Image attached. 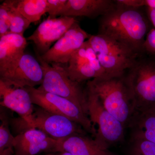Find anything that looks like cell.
<instances>
[{"instance_id":"277c9868","label":"cell","mask_w":155,"mask_h":155,"mask_svg":"<svg viewBox=\"0 0 155 155\" xmlns=\"http://www.w3.org/2000/svg\"><path fill=\"white\" fill-rule=\"evenodd\" d=\"M143 54L123 76L134 113L155 106V56Z\"/></svg>"},{"instance_id":"52a82bcc","label":"cell","mask_w":155,"mask_h":155,"mask_svg":"<svg viewBox=\"0 0 155 155\" xmlns=\"http://www.w3.org/2000/svg\"><path fill=\"white\" fill-rule=\"evenodd\" d=\"M86 90L87 115L94 126H98L95 139L108 146L121 141L125 126L106 110L94 92L87 87Z\"/></svg>"},{"instance_id":"44dd1931","label":"cell","mask_w":155,"mask_h":155,"mask_svg":"<svg viewBox=\"0 0 155 155\" xmlns=\"http://www.w3.org/2000/svg\"><path fill=\"white\" fill-rule=\"evenodd\" d=\"M0 119V152H2L7 149L13 147L15 137L12 135L9 128V118L5 113L2 110Z\"/></svg>"},{"instance_id":"9a60e30c","label":"cell","mask_w":155,"mask_h":155,"mask_svg":"<svg viewBox=\"0 0 155 155\" xmlns=\"http://www.w3.org/2000/svg\"><path fill=\"white\" fill-rule=\"evenodd\" d=\"M43 79V70L38 60L25 53L14 72L2 81L15 87L24 88L41 85Z\"/></svg>"},{"instance_id":"83f0119b","label":"cell","mask_w":155,"mask_h":155,"mask_svg":"<svg viewBox=\"0 0 155 155\" xmlns=\"http://www.w3.org/2000/svg\"><path fill=\"white\" fill-rule=\"evenodd\" d=\"M0 155H14V150L13 148L7 149L0 152Z\"/></svg>"},{"instance_id":"ffe728a7","label":"cell","mask_w":155,"mask_h":155,"mask_svg":"<svg viewBox=\"0 0 155 155\" xmlns=\"http://www.w3.org/2000/svg\"><path fill=\"white\" fill-rule=\"evenodd\" d=\"M10 8V27L9 34L23 35L31 22L15 8L12 0H8Z\"/></svg>"},{"instance_id":"8fae6325","label":"cell","mask_w":155,"mask_h":155,"mask_svg":"<svg viewBox=\"0 0 155 155\" xmlns=\"http://www.w3.org/2000/svg\"><path fill=\"white\" fill-rule=\"evenodd\" d=\"M90 36L76 21L46 53L40 55L41 57L48 64H67L73 54Z\"/></svg>"},{"instance_id":"30bf717a","label":"cell","mask_w":155,"mask_h":155,"mask_svg":"<svg viewBox=\"0 0 155 155\" xmlns=\"http://www.w3.org/2000/svg\"><path fill=\"white\" fill-rule=\"evenodd\" d=\"M1 107L10 109L20 116L16 119L17 128L23 130L31 124L34 111L31 98L25 88H19L0 80Z\"/></svg>"},{"instance_id":"484cf974","label":"cell","mask_w":155,"mask_h":155,"mask_svg":"<svg viewBox=\"0 0 155 155\" xmlns=\"http://www.w3.org/2000/svg\"><path fill=\"white\" fill-rule=\"evenodd\" d=\"M143 52L155 56V29L152 28L147 34L143 46Z\"/></svg>"},{"instance_id":"3957f363","label":"cell","mask_w":155,"mask_h":155,"mask_svg":"<svg viewBox=\"0 0 155 155\" xmlns=\"http://www.w3.org/2000/svg\"><path fill=\"white\" fill-rule=\"evenodd\" d=\"M109 78L121 77L143 54L128 46L97 34L88 39Z\"/></svg>"},{"instance_id":"6da1fadb","label":"cell","mask_w":155,"mask_h":155,"mask_svg":"<svg viewBox=\"0 0 155 155\" xmlns=\"http://www.w3.org/2000/svg\"><path fill=\"white\" fill-rule=\"evenodd\" d=\"M116 2L114 8L101 17L98 34L126 45L140 54H144L143 44L151 29L148 19L142 8Z\"/></svg>"},{"instance_id":"7a4b0ae2","label":"cell","mask_w":155,"mask_h":155,"mask_svg":"<svg viewBox=\"0 0 155 155\" xmlns=\"http://www.w3.org/2000/svg\"><path fill=\"white\" fill-rule=\"evenodd\" d=\"M123 76L92 79L87 81V87L94 92L106 110L125 126L131 121L134 107Z\"/></svg>"},{"instance_id":"d6986e66","label":"cell","mask_w":155,"mask_h":155,"mask_svg":"<svg viewBox=\"0 0 155 155\" xmlns=\"http://www.w3.org/2000/svg\"><path fill=\"white\" fill-rule=\"evenodd\" d=\"M14 7L31 23L47 13V0H12Z\"/></svg>"},{"instance_id":"4316f807","label":"cell","mask_w":155,"mask_h":155,"mask_svg":"<svg viewBox=\"0 0 155 155\" xmlns=\"http://www.w3.org/2000/svg\"><path fill=\"white\" fill-rule=\"evenodd\" d=\"M148 17L150 22L152 23L155 29V9L147 8Z\"/></svg>"},{"instance_id":"4fadbf2b","label":"cell","mask_w":155,"mask_h":155,"mask_svg":"<svg viewBox=\"0 0 155 155\" xmlns=\"http://www.w3.org/2000/svg\"><path fill=\"white\" fill-rule=\"evenodd\" d=\"M58 140L33 127H28L15 137L14 155H37L42 152L53 153Z\"/></svg>"},{"instance_id":"ac0fdd59","label":"cell","mask_w":155,"mask_h":155,"mask_svg":"<svg viewBox=\"0 0 155 155\" xmlns=\"http://www.w3.org/2000/svg\"><path fill=\"white\" fill-rule=\"evenodd\" d=\"M130 122L134 130L133 138L155 143V106L135 112Z\"/></svg>"},{"instance_id":"5bb4252c","label":"cell","mask_w":155,"mask_h":155,"mask_svg":"<svg viewBox=\"0 0 155 155\" xmlns=\"http://www.w3.org/2000/svg\"><path fill=\"white\" fill-rule=\"evenodd\" d=\"M27 45L23 35L8 34L0 38V80H7L14 72Z\"/></svg>"},{"instance_id":"9c48e42d","label":"cell","mask_w":155,"mask_h":155,"mask_svg":"<svg viewBox=\"0 0 155 155\" xmlns=\"http://www.w3.org/2000/svg\"><path fill=\"white\" fill-rule=\"evenodd\" d=\"M28 127L41 130L56 140L76 134L85 135L87 132L81 125L69 118L40 107L34 109L31 124L26 128Z\"/></svg>"},{"instance_id":"e0dca14e","label":"cell","mask_w":155,"mask_h":155,"mask_svg":"<svg viewBox=\"0 0 155 155\" xmlns=\"http://www.w3.org/2000/svg\"><path fill=\"white\" fill-rule=\"evenodd\" d=\"M116 4V1L111 0H68L60 16L94 19L107 14Z\"/></svg>"},{"instance_id":"ba28073f","label":"cell","mask_w":155,"mask_h":155,"mask_svg":"<svg viewBox=\"0 0 155 155\" xmlns=\"http://www.w3.org/2000/svg\"><path fill=\"white\" fill-rule=\"evenodd\" d=\"M65 67L70 79L78 83L91 79L110 78L88 40L73 54Z\"/></svg>"},{"instance_id":"d4e9b609","label":"cell","mask_w":155,"mask_h":155,"mask_svg":"<svg viewBox=\"0 0 155 155\" xmlns=\"http://www.w3.org/2000/svg\"><path fill=\"white\" fill-rule=\"evenodd\" d=\"M117 2L133 8L146 7L147 8L155 9V0H117Z\"/></svg>"},{"instance_id":"2e32d148","label":"cell","mask_w":155,"mask_h":155,"mask_svg":"<svg viewBox=\"0 0 155 155\" xmlns=\"http://www.w3.org/2000/svg\"><path fill=\"white\" fill-rule=\"evenodd\" d=\"M109 146L84 134H76L58 140L53 153L67 152L73 155H115Z\"/></svg>"},{"instance_id":"f1b7e54d","label":"cell","mask_w":155,"mask_h":155,"mask_svg":"<svg viewBox=\"0 0 155 155\" xmlns=\"http://www.w3.org/2000/svg\"><path fill=\"white\" fill-rule=\"evenodd\" d=\"M48 155H73L70 153L67 152H63L59 153L58 154H50Z\"/></svg>"},{"instance_id":"8992f818","label":"cell","mask_w":155,"mask_h":155,"mask_svg":"<svg viewBox=\"0 0 155 155\" xmlns=\"http://www.w3.org/2000/svg\"><path fill=\"white\" fill-rule=\"evenodd\" d=\"M24 88L30 95L33 104L53 114L69 118L81 125L87 132L95 137L97 130L88 116L71 101L35 87Z\"/></svg>"},{"instance_id":"cb8c5ba5","label":"cell","mask_w":155,"mask_h":155,"mask_svg":"<svg viewBox=\"0 0 155 155\" xmlns=\"http://www.w3.org/2000/svg\"><path fill=\"white\" fill-rule=\"evenodd\" d=\"M68 0H47V13L48 18L54 19L60 16Z\"/></svg>"},{"instance_id":"7c38bea8","label":"cell","mask_w":155,"mask_h":155,"mask_svg":"<svg viewBox=\"0 0 155 155\" xmlns=\"http://www.w3.org/2000/svg\"><path fill=\"white\" fill-rule=\"evenodd\" d=\"M77 20L74 17H62L47 19L39 25L26 40L34 44L37 53L42 55L51 47L54 42L64 35Z\"/></svg>"},{"instance_id":"5b68a950","label":"cell","mask_w":155,"mask_h":155,"mask_svg":"<svg viewBox=\"0 0 155 155\" xmlns=\"http://www.w3.org/2000/svg\"><path fill=\"white\" fill-rule=\"evenodd\" d=\"M37 58L44 71L43 81L37 88L71 101L87 115L86 90L82 88L81 83L70 79L66 64H48L38 53Z\"/></svg>"},{"instance_id":"603a6c76","label":"cell","mask_w":155,"mask_h":155,"mask_svg":"<svg viewBox=\"0 0 155 155\" xmlns=\"http://www.w3.org/2000/svg\"><path fill=\"white\" fill-rule=\"evenodd\" d=\"M10 27V8L8 1L0 5V38L8 34Z\"/></svg>"},{"instance_id":"7402d4cb","label":"cell","mask_w":155,"mask_h":155,"mask_svg":"<svg viewBox=\"0 0 155 155\" xmlns=\"http://www.w3.org/2000/svg\"><path fill=\"white\" fill-rule=\"evenodd\" d=\"M133 140V155H155V143L142 139Z\"/></svg>"}]
</instances>
